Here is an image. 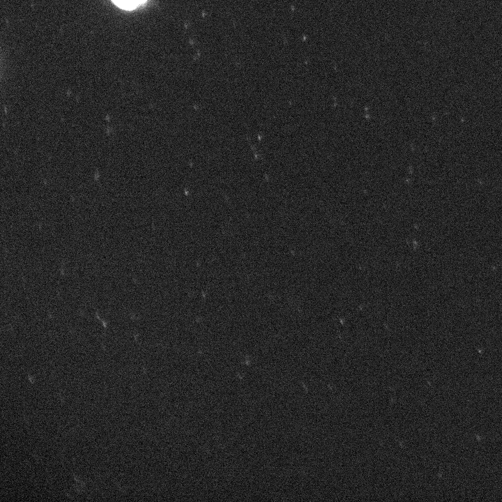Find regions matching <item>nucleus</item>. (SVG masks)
Returning a JSON list of instances; mask_svg holds the SVG:
<instances>
[{"label":"nucleus","mask_w":502,"mask_h":502,"mask_svg":"<svg viewBox=\"0 0 502 502\" xmlns=\"http://www.w3.org/2000/svg\"><path fill=\"white\" fill-rule=\"evenodd\" d=\"M112 1L121 9L132 10L144 3L146 0H112Z\"/></svg>","instance_id":"1"}]
</instances>
